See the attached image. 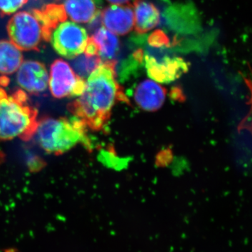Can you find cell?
Wrapping results in <instances>:
<instances>
[{
  "mask_svg": "<svg viewBox=\"0 0 252 252\" xmlns=\"http://www.w3.org/2000/svg\"><path fill=\"white\" fill-rule=\"evenodd\" d=\"M6 28L11 42L18 49L39 51L44 35L41 24L32 13H16L10 18Z\"/></svg>",
  "mask_w": 252,
  "mask_h": 252,
  "instance_id": "277c9868",
  "label": "cell"
},
{
  "mask_svg": "<svg viewBox=\"0 0 252 252\" xmlns=\"http://www.w3.org/2000/svg\"><path fill=\"white\" fill-rule=\"evenodd\" d=\"M147 74L157 82H172L182 77L189 69V64L180 57H165L157 59L150 55L144 56Z\"/></svg>",
  "mask_w": 252,
  "mask_h": 252,
  "instance_id": "52a82bcc",
  "label": "cell"
},
{
  "mask_svg": "<svg viewBox=\"0 0 252 252\" xmlns=\"http://www.w3.org/2000/svg\"><path fill=\"white\" fill-rule=\"evenodd\" d=\"M111 4L117 5H124L128 4L130 0H107Z\"/></svg>",
  "mask_w": 252,
  "mask_h": 252,
  "instance_id": "d6986e66",
  "label": "cell"
},
{
  "mask_svg": "<svg viewBox=\"0 0 252 252\" xmlns=\"http://www.w3.org/2000/svg\"><path fill=\"white\" fill-rule=\"evenodd\" d=\"M1 85H0V87H1Z\"/></svg>",
  "mask_w": 252,
  "mask_h": 252,
  "instance_id": "ffe728a7",
  "label": "cell"
},
{
  "mask_svg": "<svg viewBox=\"0 0 252 252\" xmlns=\"http://www.w3.org/2000/svg\"><path fill=\"white\" fill-rule=\"evenodd\" d=\"M27 94L18 90L8 95L0 87V140H30L37 127V112L28 101Z\"/></svg>",
  "mask_w": 252,
  "mask_h": 252,
  "instance_id": "7a4b0ae2",
  "label": "cell"
},
{
  "mask_svg": "<svg viewBox=\"0 0 252 252\" xmlns=\"http://www.w3.org/2000/svg\"><path fill=\"white\" fill-rule=\"evenodd\" d=\"M90 38L95 44L97 54L103 62L114 61L120 47L116 34L105 28H99Z\"/></svg>",
  "mask_w": 252,
  "mask_h": 252,
  "instance_id": "5bb4252c",
  "label": "cell"
},
{
  "mask_svg": "<svg viewBox=\"0 0 252 252\" xmlns=\"http://www.w3.org/2000/svg\"><path fill=\"white\" fill-rule=\"evenodd\" d=\"M18 85L31 94L44 92L49 86V74L43 63L35 61H26L18 69Z\"/></svg>",
  "mask_w": 252,
  "mask_h": 252,
  "instance_id": "ba28073f",
  "label": "cell"
},
{
  "mask_svg": "<svg viewBox=\"0 0 252 252\" xmlns=\"http://www.w3.org/2000/svg\"><path fill=\"white\" fill-rule=\"evenodd\" d=\"M101 23L116 35H125L134 28V11L130 6L114 4L101 13Z\"/></svg>",
  "mask_w": 252,
  "mask_h": 252,
  "instance_id": "9c48e42d",
  "label": "cell"
},
{
  "mask_svg": "<svg viewBox=\"0 0 252 252\" xmlns=\"http://www.w3.org/2000/svg\"><path fill=\"white\" fill-rule=\"evenodd\" d=\"M86 128L85 124L75 117L72 119L44 118L38 122L35 134L39 145L45 152L61 155L78 144L91 149Z\"/></svg>",
  "mask_w": 252,
  "mask_h": 252,
  "instance_id": "3957f363",
  "label": "cell"
},
{
  "mask_svg": "<svg viewBox=\"0 0 252 252\" xmlns=\"http://www.w3.org/2000/svg\"><path fill=\"white\" fill-rule=\"evenodd\" d=\"M28 0H0V15L9 16L21 9Z\"/></svg>",
  "mask_w": 252,
  "mask_h": 252,
  "instance_id": "e0dca14e",
  "label": "cell"
},
{
  "mask_svg": "<svg viewBox=\"0 0 252 252\" xmlns=\"http://www.w3.org/2000/svg\"><path fill=\"white\" fill-rule=\"evenodd\" d=\"M116 66L115 61L102 62L87 78L82 94L68 105L74 117L91 130H102L115 104L127 101L118 83Z\"/></svg>",
  "mask_w": 252,
  "mask_h": 252,
  "instance_id": "6da1fadb",
  "label": "cell"
},
{
  "mask_svg": "<svg viewBox=\"0 0 252 252\" xmlns=\"http://www.w3.org/2000/svg\"><path fill=\"white\" fill-rule=\"evenodd\" d=\"M63 6L73 22L91 23L99 15L94 0H65Z\"/></svg>",
  "mask_w": 252,
  "mask_h": 252,
  "instance_id": "4fadbf2b",
  "label": "cell"
},
{
  "mask_svg": "<svg viewBox=\"0 0 252 252\" xmlns=\"http://www.w3.org/2000/svg\"><path fill=\"white\" fill-rule=\"evenodd\" d=\"M134 27L139 34H144L157 27L160 21V13L155 5L145 0L134 1Z\"/></svg>",
  "mask_w": 252,
  "mask_h": 252,
  "instance_id": "7c38bea8",
  "label": "cell"
},
{
  "mask_svg": "<svg viewBox=\"0 0 252 252\" xmlns=\"http://www.w3.org/2000/svg\"><path fill=\"white\" fill-rule=\"evenodd\" d=\"M85 82V79L79 77L63 60H56L51 64L49 85L56 98L79 97L84 90Z\"/></svg>",
  "mask_w": 252,
  "mask_h": 252,
  "instance_id": "8992f818",
  "label": "cell"
},
{
  "mask_svg": "<svg viewBox=\"0 0 252 252\" xmlns=\"http://www.w3.org/2000/svg\"><path fill=\"white\" fill-rule=\"evenodd\" d=\"M102 62L103 61L98 55H88L83 53L72 59L71 64L74 72L79 77L86 79Z\"/></svg>",
  "mask_w": 252,
  "mask_h": 252,
  "instance_id": "2e32d148",
  "label": "cell"
},
{
  "mask_svg": "<svg viewBox=\"0 0 252 252\" xmlns=\"http://www.w3.org/2000/svg\"><path fill=\"white\" fill-rule=\"evenodd\" d=\"M149 44L155 48H160L169 45V39L162 31H158L150 35L148 39Z\"/></svg>",
  "mask_w": 252,
  "mask_h": 252,
  "instance_id": "ac0fdd59",
  "label": "cell"
},
{
  "mask_svg": "<svg viewBox=\"0 0 252 252\" xmlns=\"http://www.w3.org/2000/svg\"><path fill=\"white\" fill-rule=\"evenodd\" d=\"M23 61L21 50L11 41L0 40V74L4 75L14 74Z\"/></svg>",
  "mask_w": 252,
  "mask_h": 252,
  "instance_id": "9a60e30c",
  "label": "cell"
},
{
  "mask_svg": "<svg viewBox=\"0 0 252 252\" xmlns=\"http://www.w3.org/2000/svg\"><path fill=\"white\" fill-rule=\"evenodd\" d=\"M42 28L44 41H50L51 33L58 25L67 21V16L63 5L49 4L41 9H34L32 11Z\"/></svg>",
  "mask_w": 252,
  "mask_h": 252,
  "instance_id": "8fae6325",
  "label": "cell"
},
{
  "mask_svg": "<svg viewBox=\"0 0 252 252\" xmlns=\"http://www.w3.org/2000/svg\"><path fill=\"white\" fill-rule=\"evenodd\" d=\"M166 97V91L155 81H142L135 89L134 98L141 109L155 112L162 107Z\"/></svg>",
  "mask_w": 252,
  "mask_h": 252,
  "instance_id": "30bf717a",
  "label": "cell"
},
{
  "mask_svg": "<svg viewBox=\"0 0 252 252\" xmlns=\"http://www.w3.org/2000/svg\"><path fill=\"white\" fill-rule=\"evenodd\" d=\"M89 38L85 28L65 21L53 31L49 41L60 56L72 60L84 52Z\"/></svg>",
  "mask_w": 252,
  "mask_h": 252,
  "instance_id": "5b68a950",
  "label": "cell"
}]
</instances>
